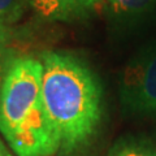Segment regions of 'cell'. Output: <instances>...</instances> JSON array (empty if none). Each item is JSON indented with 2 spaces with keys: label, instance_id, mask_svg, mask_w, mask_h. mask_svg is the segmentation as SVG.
Here are the masks:
<instances>
[{
  "label": "cell",
  "instance_id": "5b68a950",
  "mask_svg": "<svg viewBox=\"0 0 156 156\" xmlns=\"http://www.w3.org/2000/svg\"><path fill=\"white\" fill-rule=\"evenodd\" d=\"M105 156H156V146L144 136H122L108 150Z\"/></svg>",
  "mask_w": 156,
  "mask_h": 156
},
{
  "label": "cell",
  "instance_id": "52a82bcc",
  "mask_svg": "<svg viewBox=\"0 0 156 156\" xmlns=\"http://www.w3.org/2000/svg\"><path fill=\"white\" fill-rule=\"evenodd\" d=\"M112 12L117 14H139L147 12L156 4V0H101Z\"/></svg>",
  "mask_w": 156,
  "mask_h": 156
},
{
  "label": "cell",
  "instance_id": "8992f818",
  "mask_svg": "<svg viewBox=\"0 0 156 156\" xmlns=\"http://www.w3.org/2000/svg\"><path fill=\"white\" fill-rule=\"evenodd\" d=\"M9 27L11 26L0 22V89L9 70V66L16 57L12 51V33Z\"/></svg>",
  "mask_w": 156,
  "mask_h": 156
},
{
  "label": "cell",
  "instance_id": "3957f363",
  "mask_svg": "<svg viewBox=\"0 0 156 156\" xmlns=\"http://www.w3.org/2000/svg\"><path fill=\"white\" fill-rule=\"evenodd\" d=\"M120 101L129 113L156 116V43L142 50L125 66Z\"/></svg>",
  "mask_w": 156,
  "mask_h": 156
},
{
  "label": "cell",
  "instance_id": "ba28073f",
  "mask_svg": "<svg viewBox=\"0 0 156 156\" xmlns=\"http://www.w3.org/2000/svg\"><path fill=\"white\" fill-rule=\"evenodd\" d=\"M25 9V0H0V22L13 25L21 20Z\"/></svg>",
  "mask_w": 156,
  "mask_h": 156
},
{
  "label": "cell",
  "instance_id": "9c48e42d",
  "mask_svg": "<svg viewBox=\"0 0 156 156\" xmlns=\"http://www.w3.org/2000/svg\"><path fill=\"white\" fill-rule=\"evenodd\" d=\"M0 156H16L13 151L9 148V146L5 144V142L0 138Z\"/></svg>",
  "mask_w": 156,
  "mask_h": 156
},
{
  "label": "cell",
  "instance_id": "277c9868",
  "mask_svg": "<svg viewBox=\"0 0 156 156\" xmlns=\"http://www.w3.org/2000/svg\"><path fill=\"white\" fill-rule=\"evenodd\" d=\"M41 20L48 22H77L90 18L103 5L101 0H25Z\"/></svg>",
  "mask_w": 156,
  "mask_h": 156
},
{
  "label": "cell",
  "instance_id": "6da1fadb",
  "mask_svg": "<svg viewBox=\"0 0 156 156\" xmlns=\"http://www.w3.org/2000/svg\"><path fill=\"white\" fill-rule=\"evenodd\" d=\"M42 92L58 136V156H80L91 146L103 116V91L91 68L65 51H44Z\"/></svg>",
  "mask_w": 156,
  "mask_h": 156
},
{
  "label": "cell",
  "instance_id": "7a4b0ae2",
  "mask_svg": "<svg viewBox=\"0 0 156 156\" xmlns=\"http://www.w3.org/2000/svg\"><path fill=\"white\" fill-rule=\"evenodd\" d=\"M0 134L16 156H55L58 136L42 92V62L16 56L0 89Z\"/></svg>",
  "mask_w": 156,
  "mask_h": 156
}]
</instances>
